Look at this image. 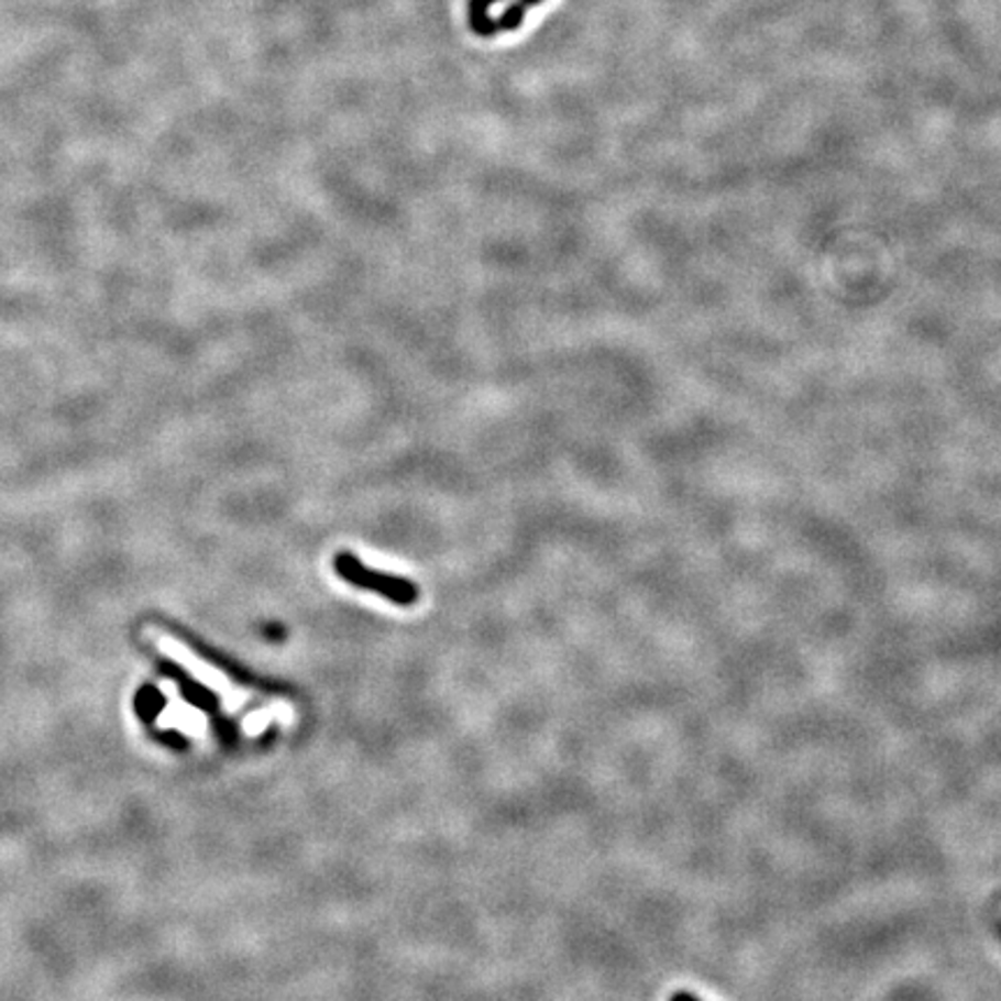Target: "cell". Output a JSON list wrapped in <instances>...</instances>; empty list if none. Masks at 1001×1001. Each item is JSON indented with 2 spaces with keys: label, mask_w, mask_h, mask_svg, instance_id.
<instances>
[{
  "label": "cell",
  "mask_w": 1001,
  "mask_h": 1001,
  "mask_svg": "<svg viewBox=\"0 0 1001 1001\" xmlns=\"http://www.w3.org/2000/svg\"><path fill=\"white\" fill-rule=\"evenodd\" d=\"M332 565L343 582L353 584V586H358V590H364V592H374L395 605H413L420 596L418 584L413 580L399 578L395 573H385L378 569H369V565H364L353 552H345V550L339 552L334 557Z\"/></svg>",
  "instance_id": "6da1fadb"
},
{
  "label": "cell",
  "mask_w": 1001,
  "mask_h": 1001,
  "mask_svg": "<svg viewBox=\"0 0 1001 1001\" xmlns=\"http://www.w3.org/2000/svg\"><path fill=\"white\" fill-rule=\"evenodd\" d=\"M496 3L498 0H466V19L471 33H475L477 37L496 35L494 19L490 16V8Z\"/></svg>",
  "instance_id": "7a4b0ae2"
},
{
  "label": "cell",
  "mask_w": 1001,
  "mask_h": 1001,
  "mask_svg": "<svg viewBox=\"0 0 1001 1001\" xmlns=\"http://www.w3.org/2000/svg\"><path fill=\"white\" fill-rule=\"evenodd\" d=\"M542 0H515L513 6L506 8V12L498 19H494V31L496 33H510L517 31L521 24H525V16L531 8L540 6Z\"/></svg>",
  "instance_id": "3957f363"
},
{
  "label": "cell",
  "mask_w": 1001,
  "mask_h": 1001,
  "mask_svg": "<svg viewBox=\"0 0 1001 1001\" xmlns=\"http://www.w3.org/2000/svg\"><path fill=\"white\" fill-rule=\"evenodd\" d=\"M670 1001H701V999H698V997H693L691 992H674V994L670 997Z\"/></svg>",
  "instance_id": "277c9868"
}]
</instances>
